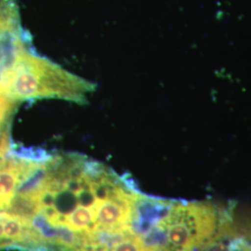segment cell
<instances>
[{
  "mask_svg": "<svg viewBox=\"0 0 251 251\" xmlns=\"http://www.w3.org/2000/svg\"><path fill=\"white\" fill-rule=\"evenodd\" d=\"M140 193L131 179L84 154L49 152L19 187L17 209L43 251H117L135 236Z\"/></svg>",
  "mask_w": 251,
  "mask_h": 251,
  "instance_id": "cell-1",
  "label": "cell"
},
{
  "mask_svg": "<svg viewBox=\"0 0 251 251\" xmlns=\"http://www.w3.org/2000/svg\"><path fill=\"white\" fill-rule=\"evenodd\" d=\"M225 208L209 201L136 199L131 230L144 251H197L215 233Z\"/></svg>",
  "mask_w": 251,
  "mask_h": 251,
  "instance_id": "cell-2",
  "label": "cell"
},
{
  "mask_svg": "<svg viewBox=\"0 0 251 251\" xmlns=\"http://www.w3.org/2000/svg\"><path fill=\"white\" fill-rule=\"evenodd\" d=\"M4 84L5 95L18 103L55 99L86 104L96 90L93 82L37 53L32 43L24 47L5 70Z\"/></svg>",
  "mask_w": 251,
  "mask_h": 251,
  "instance_id": "cell-3",
  "label": "cell"
},
{
  "mask_svg": "<svg viewBox=\"0 0 251 251\" xmlns=\"http://www.w3.org/2000/svg\"><path fill=\"white\" fill-rule=\"evenodd\" d=\"M197 251H251V230L235 221L233 207L229 206L215 233Z\"/></svg>",
  "mask_w": 251,
  "mask_h": 251,
  "instance_id": "cell-4",
  "label": "cell"
},
{
  "mask_svg": "<svg viewBox=\"0 0 251 251\" xmlns=\"http://www.w3.org/2000/svg\"><path fill=\"white\" fill-rule=\"evenodd\" d=\"M23 29L16 0H0V39L10 32Z\"/></svg>",
  "mask_w": 251,
  "mask_h": 251,
  "instance_id": "cell-5",
  "label": "cell"
}]
</instances>
